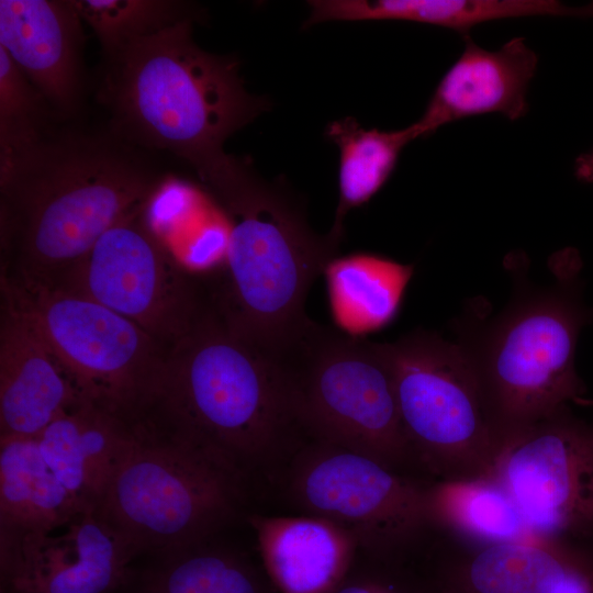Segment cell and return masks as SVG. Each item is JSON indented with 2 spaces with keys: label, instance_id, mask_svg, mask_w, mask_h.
<instances>
[{
  "label": "cell",
  "instance_id": "obj_22",
  "mask_svg": "<svg viewBox=\"0 0 593 593\" xmlns=\"http://www.w3.org/2000/svg\"><path fill=\"white\" fill-rule=\"evenodd\" d=\"M412 271L372 255L335 258L324 272L334 318L357 337L382 327L396 313Z\"/></svg>",
  "mask_w": 593,
  "mask_h": 593
},
{
  "label": "cell",
  "instance_id": "obj_17",
  "mask_svg": "<svg viewBox=\"0 0 593 593\" xmlns=\"http://www.w3.org/2000/svg\"><path fill=\"white\" fill-rule=\"evenodd\" d=\"M265 573L280 593H331L359 551L356 539L317 516L249 517Z\"/></svg>",
  "mask_w": 593,
  "mask_h": 593
},
{
  "label": "cell",
  "instance_id": "obj_5",
  "mask_svg": "<svg viewBox=\"0 0 593 593\" xmlns=\"http://www.w3.org/2000/svg\"><path fill=\"white\" fill-rule=\"evenodd\" d=\"M245 472L214 447L148 414L98 504L137 552L160 555L206 540L238 512Z\"/></svg>",
  "mask_w": 593,
  "mask_h": 593
},
{
  "label": "cell",
  "instance_id": "obj_10",
  "mask_svg": "<svg viewBox=\"0 0 593 593\" xmlns=\"http://www.w3.org/2000/svg\"><path fill=\"white\" fill-rule=\"evenodd\" d=\"M295 467L290 490L309 515L347 530L363 556L415 558L437 534L432 481L394 471L363 455L318 441Z\"/></svg>",
  "mask_w": 593,
  "mask_h": 593
},
{
  "label": "cell",
  "instance_id": "obj_3",
  "mask_svg": "<svg viewBox=\"0 0 593 593\" xmlns=\"http://www.w3.org/2000/svg\"><path fill=\"white\" fill-rule=\"evenodd\" d=\"M149 413L220 450L245 473L304 432L283 360L239 334L211 295L170 350Z\"/></svg>",
  "mask_w": 593,
  "mask_h": 593
},
{
  "label": "cell",
  "instance_id": "obj_11",
  "mask_svg": "<svg viewBox=\"0 0 593 593\" xmlns=\"http://www.w3.org/2000/svg\"><path fill=\"white\" fill-rule=\"evenodd\" d=\"M146 208L110 227L55 288L107 306L171 350L200 318L209 289L152 226Z\"/></svg>",
  "mask_w": 593,
  "mask_h": 593
},
{
  "label": "cell",
  "instance_id": "obj_12",
  "mask_svg": "<svg viewBox=\"0 0 593 593\" xmlns=\"http://www.w3.org/2000/svg\"><path fill=\"white\" fill-rule=\"evenodd\" d=\"M488 475L533 538L593 550V429L568 405L505 436Z\"/></svg>",
  "mask_w": 593,
  "mask_h": 593
},
{
  "label": "cell",
  "instance_id": "obj_9",
  "mask_svg": "<svg viewBox=\"0 0 593 593\" xmlns=\"http://www.w3.org/2000/svg\"><path fill=\"white\" fill-rule=\"evenodd\" d=\"M29 315L72 378L80 399L134 424L157 399L170 353L144 328L63 289L1 284Z\"/></svg>",
  "mask_w": 593,
  "mask_h": 593
},
{
  "label": "cell",
  "instance_id": "obj_7",
  "mask_svg": "<svg viewBox=\"0 0 593 593\" xmlns=\"http://www.w3.org/2000/svg\"><path fill=\"white\" fill-rule=\"evenodd\" d=\"M403 428L430 481L485 477L499 444L473 360L425 331L383 344Z\"/></svg>",
  "mask_w": 593,
  "mask_h": 593
},
{
  "label": "cell",
  "instance_id": "obj_15",
  "mask_svg": "<svg viewBox=\"0 0 593 593\" xmlns=\"http://www.w3.org/2000/svg\"><path fill=\"white\" fill-rule=\"evenodd\" d=\"M79 400L58 356L25 311L1 291L0 437L34 438Z\"/></svg>",
  "mask_w": 593,
  "mask_h": 593
},
{
  "label": "cell",
  "instance_id": "obj_27",
  "mask_svg": "<svg viewBox=\"0 0 593 593\" xmlns=\"http://www.w3.org/2000/svg\"><path fill=\"white\" fill-rule=\"evenodd\" d=\"M331 593H432L414 560L388 561L362 555Z\"/></svg>",
  "mask_w": 593,
  "mask_h": 593
},
{
  "label": "cell",
  "instance_id": "obj_21",
  "mask_svg": "<svg viewBox=\"0 0 593 593\" xmlns=\"http://www.w3.org/2000/svg\"><path fill=\"white\" fill-rule=\"evenodd\" d=\"M429 502L436 529L462 546L479 548L533 538L511 496L489 475L432 481Z\"/></svg>",
  "mask_w": 593,
  "mask_h": 593
},
{
  "label": "cell",
  "instance_id": "obj_2",
  "mask_svg": "<svg viewBox=\"0 0 593 593\" xmlns=\"http://www.w3.org/2000/svg\"><path fill=\"white\" fill-rule=\"evenodd\" d=\"M194 21L103 55L98 98L113 134L145 150L169 153L187 163L217 200L253 171L226 154V139L269 103L249 93L232 57L200 48Z\"/></svg>",
  "mask_w": 593,
  "mask_h": 593
},
{
  "label": "cell",
  "instance_id": "obj_25",
  "mask_svg": "<svg viewBox=\"0 0 593 593\" xmlns=\"http://www.w3.org/2000/svg\"><path fill=\"white\" fill-rule=\"evenodd\" d=\"M96 33L102 54H111L184 21H200L195 4L175 0H74Z\"/></svg>",
  "mask_w": 593,
  "mask_h": 593
},
{
  "label": "cell",
  "instance_id": "obj_1",
  "mask_svg": "<svg viewBox=\"0 0 593 593\" xmlns=\"http://www.w3.org/2000/svg\"><path fill=\"white\" fill-rule=\"evenodd\" d=\"M145 154L109 128L67 122L1 161V284L57 287L110 227L145 209L168 178Z\"/></svg>",
  "mask_w": 593,
  "mask_h": 593
},
{
  "label": "cell",
  "instance_id": "obj_13",
  "mask_svg": "<svg viewBox=\"0 0 593 593\" xmlns=\"http://www.w3.org/2000/svg\"><path fill=\"white\" fill-rule=\"evenodd\" d=\"M54 532L0 530V593H112L138 553L98 506Z\"/></svg>",
  "mask_w": 593,
  "mask_h": 593
},
{
  "label": "cell",
  "instance_id": "obj_16",
  "mask_svg": "<svg viewBox=\"0 0 593 593\" xmlns=\"http://www.w3.org/2000/svg\"><path fill=\"white\" fill-rule=\"evenodd\" d=\"M461 55L436 87L414 124L418 137L470 115L500 113L511 121L528 111L527 92L538 65L537 54L522 37L488 51L465 35Z\"/></svg>",
  "mask_w": 593,
  "mask_h": 593
},
{
  "label": "cell",
  "instance_id": "obj_23",
  "mask_svg": "<svg viewBox=\"0 0 593 593\" xmlns=\"http://www.w3.org/2000/svg\"><path fill=\"white\" fill-rule=\"evenodd\" d=\"M269 583L268 577L242 556L204 542L164 553L141 572L131 568L118 590L124 593H271Z\"/></svg>",
  "mask_w": 593,
  "mask_h": 593
},
{
  "label": "cell",
  "instance_id": "obj_6",
  "mask_svg": "<svg viewBox=\"0 0 593 593\" xmlns=\"http://www.w3.org/2000/svg\"><path fill=\"white\" fill-rule=\"evenodd\" d=\"M282 360L293 379L305 433L425 478L403 428L383 344L312 322Z\"/></svg>",
  "mask_w": 593,
  "mask_h": 593
},
{
  "label": "cell",
  "instance_id": "obj_26",
  "mask_svg": "<svg viewBox=\"0 0 593 593\" xmlns=\"http://www.w3.org/2000/svg\"><path fill=\"white\" fill-rule=\"evenodd\" d=\"M61 123L67 122L0 47V161L25 153Z\"/></svg>",
  "mask_w": 593,
  "mask_h": 593
},
{
  "label": "cell",
  "instance_id": "obj_20",
  "mask_svg": "<svg viewBox=\"0 0 593 593\" xmlns=\"http://www.w3.org/2000/svg\"><path fill=\"white\" fill-rule=\"evenodd\" d=\"M83 507L51 471L35 438L0 437V530L54 532Z\"/></svg>",
  "mask_w": 593,
  "mask_h": 593
},
{
  "label": "cell",
  "instance_id": "obj_24",
  "mask_svg": "<svg viewBox=\"0 0 593 593\" xmlns=\"http://www.w3.org/2000/svg\"><path fill=\"white\" fill-rule=\"evenodd\" d=\"M327 137L339 150L338 205L332 232L342 237L343 221L385 183L402 149L418 138L414 124L396 131L365 128L355 119L332 122Z\"/></svg>",
  "mask_w": 593,
  "mask_h": 593
},
{
  "label": "cell",
  "instance_id": "obj_8",
  "mask_svg": "<svg viewBox=\"0 0 593 593\" xmlns=\"http://www.w3.org/2000/svg\"><path fill=\"white\" fill-rule=\"evenodd\" d=\"M561 289L518 298L474 344H461L474 362L497 443L578 401L584 385L574 351L589 316Z\"/></svg>",
  "mask_w": 593,
  "mask_h": 593
},
{
  "label": "cell",
  "instance_id": "obj_14",
  "mask_svg": "<svg viewBox=\"0 0 593 593\" xmlns=\"http://www.w3.org/2000/svg\"><path fill=\"white\" fill-rule=\"evenodd\" d=\"M81 22L74 0H0V47L64 122L83 104Z\"/></svg>",
  "mask_w": 593,
  "mask_h": 593
},
{
  "label": "cell",
  "instance_id": "obj_28",
  "mask_svg": "<svg viewBox=\"0 0 593 593\" xmlns=\"http://www.w3.org/2000/svg\"><path fill=\"white\" fill-rule=\"evenodd\" d=\"M574 174L581 181H593V149L580 155L575 159Z\"/></svg>",
  "mask_w": 593,
  "mask_h": 593
},
{
  "label": "cell",
  "instance_id": "obj_19",
  "mask_svg": "<svg viewBox=\"0 0 593 593\" xmlns=\"http://www.w3.org/2000/svg\"><path fill=\"white\" fill-rule=\"evenodd\" d=\"M546 15L593 16V4L578 8L555 0H315L312 3L315 23L409 21L452 29L463 35L484 22Z\"/></svg>",
  "mask_w": 593,
  "mask_h": 593
},
{
  "label": "cell",
  "instance_id": "obj_4",
  "mask_svg": "<svg viewBox=\"0 0 593 593\" xmlns=\"http://www.w3.org/2000/svg\"><path fill=\"white\" fill-rule=\"evenodd\" d=\"M221 208L228 236L219 275L205 277L212 300L239 334L280 359L312 324L305 299L342 237L316 234L302 208L258 175Z\"/></svg>",
  "mask_w": 593,
  "mask_h": 593
},
{
  "label": "cell",
  "instance_id": "obj_18",
  "mask_svg": "<svg viewBox=\"0 0 593 593\" xmlns=\"http://www.w3.org/2000/svg\"><path fill=\"white\" fill-rule=\"evenodd\" d=\"M132 426L80 399L34 438L44 461L72 497L81 506H98Z\"/></svg>",
  "mask_w": 593,
  "mask_h": 593
}]
</instances>
